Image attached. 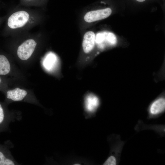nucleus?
<instances>
[{"label":"nucleus","instance_id":"obj_1","mask_svg":"<svg viewBox=\"0 0 165 165\" xmlns=\"http://www.w3.org/2000/svg\"><path fill=\"white\" fill-rule=\"evenodd\" d=\"M42 9L18 5L13 8L6 16L3 34L11 37L29 31L40 24L43 19Z\"/></svg>","mask_w":165,"mask_h":165},{"label":"nucleus","instance_id":"obj_2","mask_svg":"<svg viewBox=\"0 0 165 165\" xmlns=\"http://www.w3.org/2000/svg\"><path fill=\"white\" fill-rule=\"evenodd\" d=\"M11 42L16 45V54L22 61L31 57L39 45L43 41L44 35L41 32L35 33L24 32L10 37Z\"/></svg>","mask_w":165,"mask_h":165},{"label":"nucleus","instance_id":"obj_3","mask_svg":"<svg viewBox=\"0 0 165 165\" xmlns=\"http://www.w3.org/2000/svg\"><path fill=\"white\" fill-rule=\"evenodd\" d=\"M21 118L18 114L9 111L4 104L0 102V132L8 131L10 123L20 120Z\"/></svg>","mask_w":165,"mask_h":165},{"label":"nucleus","instance_id":"obj_4","mask_svg":"<svg viewBox=\"0 0 165 165\" xmlns=\"http://www.w3.org/2000/svg\"><path fill=\"white\" fill-rule=\"evenodd\" d=\"M117 38L113 33L109 32H103L97 33L95 36V43L98 47L104 49L106 46H112L117 43Z\"/></svg>","mask_w":165,"mask_h":165},{"label":"nucleus","instance_id":"obj_5","mask_svg":"<svg viewBox=\"0 0 165 165\" xmlns=\"http://www.w3.org/2000/svg\"><path fill=\"white\" fill-rule=\"evenodd\" d=\"M10 142L8 144H2L0 143V165H16L19 163L15 160L12 156L9 148L13 147Z\"/></svg>","mask_w":165,"mask_h":165},{"label":"nucleus","instance_id":"obj_6","mask_svg":"<svg viewBox=\"0 0 165 165\" xmlns=\"http://www.w3.org/2000/svg\"><path fill=\"white\" fill-rule=\"evenodd\" d=\"M112 13L110 8L89 11L84 17L85 21L90 23L105 19L108 17Z\"/></svg>","mask_w":165,"mask_h":165},{"label":"nucleus","instance_id":"obj_7","mask_svg":"<svg viewBox=\"0 0 165 165\" xmlns=\"http://www.w3.org/2000/svg\"><path fill=\"white\" fill-rule=\"evenodd\" d=\"M165 99L161 97L154 100L151 103L148 109L149 118H154L161 115L165 111Z\"/></svg>","mask_w":165,"mask_h":165},{"label":"nucleus","instance_id":"obj_8","mask_svg":"<svg viewBox=\"0 0 165 165\" xmlns=\"http://www.w3.org/2000/svg\"><path fill=\"white\" fill-rule=\"evenodd\" d=\"M95 43V35L92 31H87L84 34L82 42V49L83 53L87 54L94 50Z\"/></svg>","mask_w":165,"mask_h":165},{"label":"nucleus","instance_id":"obj_9","mask_svg":"<svg viewBox=\"0 0 165 165\" xmlns=\"http://www.w3.org/2000/svg\"><path fill=\"white\" fill-rule=\"evenodd\" d=\"M27 91L24 90L16 88L8 90L6 94V97L8 101H21L27 98Z\"/></svg>","mask_w":165,"mask_h":165},{"label":"nucleus","instance_id":"obj_10","mask_svg":"<svg viewBox=\"0 0 165 165\" xmlns=\"http://www.w3.org/2000/svg\"><path fill=\"white\" fill-rule=\"evenodd\" d=\"M100 104V100L96 95L92 94H88L85 98V105L86 109L89 112H94Z\"/></svg>","mask_w":165,"mask_h":165},{"label":"nucleus","instance_id":"obj_11","mask_svg":"<svg viewBox=\"0 0 165 165\" xmlns=\"http://www.w3.org/2000/svg\"><path fill=\"white\" fill-rule=\"evenodd\" d=\"M48 0H19V6L26 7H35L42 9Z\"/></svg>","mask_w":165,"mask_h":165},{"label":"nucleus","instance_id":"obj_12","mask_svg":"<svg viewBox=\"0 0 165 165\" xmlns=\"http://www.w3.org/2000/svg\"><path fill=\"white\" fill-rule=\"evenodd\" d=\"M11 66L6 55L0 53V76L8 75L10 72Z\"/></svg>","mask_w":165,"mask_h":165},{"label":"nucleus","instance_id":"obj_13","mask_svg":"<svg viewBox=\"0 0 165 165\" xmlns=\"http://www.w3.org/2000/svg\"><path fill=\"white\" fill-rule=\"evenodd\" d=\"M58 61L56 55L52 53L48 54L44 61L46 69L49 71H52L58 65Z\"/></svg>","mask_w":165,"mask_h":165},{"label":"nucleus","instance_id":"obj_14","mask_svg":"<svg viewBox=\"0 0 165 165\" xmlns=\"http://www.w3.org/2000/svg\"><path fill=\"white\" fill-rule=\"evenodd\" d=\"M118 160L115 157L111 156H109L103 165H116L117 164Z\"/></svg>","mask_w":165,"mask_h":165},{"label":"nucleus","instance_id":"obj_15","mask_svg":"<svg viewBox=\"0 0 165 165\" xmlns=\"http://www.w3.org/2000/svg\"><path fill=\"white\" fill-rule=\"evenodd\" d=\"M3 83V81L2 78L0 77V86H2V84Z\"/></svg>","mask_w":165,"mask_h":165},{"label":"nucleus","instance_id":"obj_16","mask_svg":"<svg viewBox=\"0 0 165 165\" xmlns=\"http://www.w3.org/2000/svg\"><path fill=\"white\" fill-rule=\"evenodd\" d=\"M6 18L5 17H4L3 18H0V24L2 21V20L4 19H5Z\"/></svg>","mask_w":165,"mask_h":165},{"label":"nucleus","instance_id":"obj_17","mask_svg":"<svg viewBox=\"0 0 165 165\" xmlns=\"http://www.w3.org/2000/svg\"><path fill=\"white\" fill-rule=\"evenodd\" d=\"M136 0L139 2H143L145 1V0Z\"/></svg>","mask_w":165,"mask_h":165}]
</instances>
